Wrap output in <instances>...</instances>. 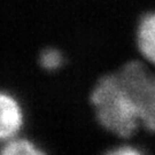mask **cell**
<instances>
[{
    "mask_svg": "<svg viewBox=\"0 0 155 155\" xmlns=\"http://www.w3.org/2000/svg\"><path fill=\"white\" fill-rule=\"evenodd\" d=\"M94 121L114 144L133 141L140 133L137 106L115 70L95 79L89 93Z\"/></svg>",
    "mask_w": 155,
    "mask_h": 155,
    "instance_id": "obj_1",
    "label": "cell"
},
{
    "mask_svg": "<svg viewBox=\"0 0 155 155\" xmlns=\"http://www.w3.org/2000/svg\"><path fill=\"white\" fill-rule=\"evenodd\" d=\"M45 150L27 134L0 143V155H45Z\"/></svg>",
    "mask_w": 155,
    "mask_h": 155,
    "instance_id": "obj_5",
    "label": "cell"
},
{
    "mask_svg": "<svg viewBox=\"0 0 155 155\" xmlns=\"http://www.w3.org/2000/svg\"><path fill=\"white\" fill-rule=\"evenodd\" d=\"M1 18H5L6 20V17H4V16H1ZM2 27H4V25H2ZM2 27H1V28H2ZM4 28H5V27H4ZM7 35H11V32H9V31H7Z\"/></svg>",
    "mask_w": 155,
    "mask_h": 155,
    "instance_id": "obj_7",
    "label": "cell"
},
{
    "mask_svg": "<svg viewBox=\"0 0 155 155\" xmlns=\"http://www.w3.org/2000/svg\"><path fill=\"white\" fill-rule=\"evenodd\" d=\"M115 71L137 106L140 133L136 138L155 136V69L137 56Z\"/></svg>",
    "mask_w": 155,
    "mask_h": 155,
    "instance_id": "obj_2",
    "label": "cell"
},
{
    "mask_svg": "<svg viewBox=\"0 0 155 155\" xmlns=\"http://www.w3.org/2000/svg\"><path fill=\"white\" fill-rule=\"evenodd\" d=\"M138 56L155 69V9L143 13L134 29Z\"/></svg>",
    "mask_w": 155,
    "mask_h": 155,
    "instance_id": "obj_4",
    "label": "cell"
},
{
    "mask_svg": "<svg viewBox=\"0 0 155 155\" xmlns=\"http://www.w3.org/2000/svg\"><path fill=\"white\" fill-rule=\"evenodd\" d=\"M25 127V113L21 101L9 91L0 89V143L21 134Z\"/></svg>",
    "mask_w": 155,
    "mask_h": 155,
    "instance_id": "obj_3",
    "label": "cell"
},
{
    "mask_svg": "<svg viewBox=\"0 0 155 155\" xmlns=\"http://www.w3.org/2000/svg\"><path fill=\"white\" fill-rule=\"evenodd\" d=\"M145 150L134 141H117L104 152V155H143Z\"/></svg>",
    "mask_w": 155,
    "mask_h": 155,
    "instance_id": "obj_6",
    "label": "cell"
}]
</instances>
